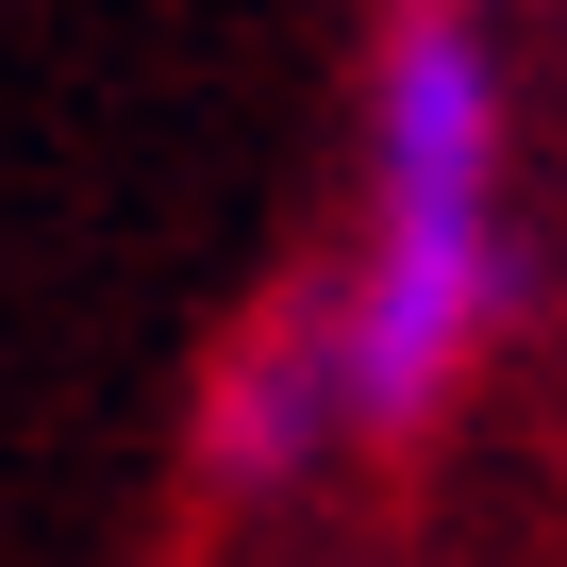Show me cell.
<instances>
[{"label":"cell","instance_id":"6da1fadb","mask_svg":"<svg viewBox=\"0 0 567 567\" xmlns=\"http://www.w3.org/2000/svg\"><path fill=\"white\" fill-rule=\"evenodd\" d=\"M484 318H501V68L451 0H417L368 101V250H351V301L318 318L351 434L434 417Z\"/></svg>","mask_w":567,"mask_h":567},{"label":"cell","instance_id":"7a4b0ae2","mask_svg":"<svg viewBox=\"0 0 567 567\" xmlns=\"http://www.w3.org/2000/svg\"><path fill=\"white\" fill-rule=\"evenodd\" d=\"M351 401H334V334L301 318V334H250L234 368H217V401H200V451H217V484H284V467H318V434H334Z\"/></svg>","mask_w":567,"mask_h":567},{"label":"cell","instance_id":"3957f363","mask_svg":"<svg viewBox=\"0 0 567 567\" xmlns=\"http://www.w3.org/2000/svg\"><path fill=\"white\" fill-rule=\"evenodd\" d=\"M451 18H467V0H451Z\"/></svg>","mask_w":567,"mask_h":567}]
</instances>
